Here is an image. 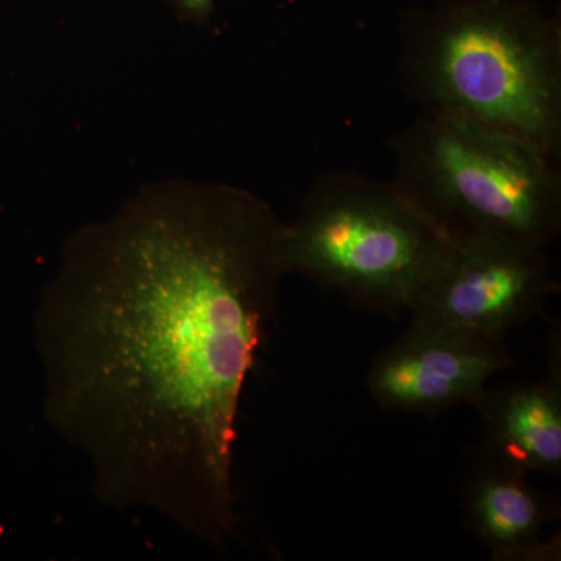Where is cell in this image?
Segmentation results:
<instances>
[{
    "mask_svg": "<svg viewBox=\"0 0 561 561\" xmlns=\"http://www.w3.org/2000/svg\"><path fill=\"white\" fill-rule=\"evenodd\" d=\"M394 183L453 239L548 249L561 230L559 160L516 133L423 111L390 139Z\"/></svg>",
    "mask_w": 561,
    "mask_h": 561,
    "instance_id": "3",
    "label": "cell"
},
{
    "mask_svg": "<svg viewBox=\"0 0 561 561\" xmlns=\"http://www.w3.org/2000/svg\"><path fill=\"white\" fill-rule=\"evenodd\" d=\"M551 370L545 381L513 383L476 400L486 460L523 474L561 472L560 341L551 342Z\"/></svg>",
    "mask_w": 561,
    "mask_h": 561,
    "instance_id": "7",
    "label": "cell"
},
{
    "mask_svg": "<svg viewBox=\"0 0 561 561\" xmlns=\"http://www.w3.org/2000/svg\"><path fill=\"white\" fill-rule=\"evenodd\" d=\"M454 243L393 180L354 171L320 175L295 220L284 221L287 273L391 317L409 312Z\"/></svg>",
    "mask_w": 561,
    "mask_h": 561,
    "instance_id": "4",
    "label": "cell"
},
{
    "mask_svg": "<svg viewBox=\"0 0 561 561\" xmlns=\"http://www.w3.org/2000/svg\"><path fill=\"white\" fill-rule=\"evenodd\" d=\"M283 239L253 192L190 180L151 183L69 236L33 337L44 416L102 504L230 545L236 423L287 275Z\"/></svg>",
    "mask_w": 561,
    "mask_h": 561,
    "instance_id": "1",
    "label": "cell"
},
{
    "mask_svg": "<svg viewBox=\"0 0 561 561\" xmlns=\"http://www.w3.org/2000/svg\"><path fill=\"white\" fill-rule=\"evenodd\" d=\"M176 11L181 20L206 27L213 18L216 0H162Z\"/></svg>",
    "mask_w": 561,
    "mask_h": 561,
    "instance_id": "9",
    "label": "cell"
},
{
    "mask_svg": "<svg viewBox=\"0 0 561 561\" xmlns=\"http://www.w3.org/2000/svg\"><path fill=\"white\" fill-rule=\"evenodd\" d=\"M398 72L423 111L561 153V24L534 0H435L402 13Z\"/></svg>",
    "mask_w": 561,
    "mask_h": 561,
    "instance_id": "2",
    "label": "cell"
},
{
    "mask_svg": "<svg viewBox=\"0 0 561 561\" xmlns=\"http://www.w3.org/2000/svg\"><path fill=\"white\" fill-rule=\"evenodd\" d=\"M454 241L451 256L409 309L411 321L504 341L559 289L545 247L497 238Z\"/></svg>",
    "mask_w": 561,
    "mask_h": 561,
    "instance_id": "5",
    "label": "cell"
},
{
    "mask_svg": "<svg viewBox=\"0 0 561 561\" xmlns=\"http://www.w3.org/2000/svg\"><path fill=\"white\" fill-rule=\"evenodd\" d=\"M511 365L504 341L411 321L371 362L367 389L386 411L434 416L474 404Z\"/></svg>",
    "mask_w": 561,
    "mask_h": 561,
    "instance_id": "6",
    "label": "cell"
},
{
    "mask_svg": "<svg viewBox=\"0 0 561 561\" xmlns=\"http://www.w3.org/2000/svg\"><path fill=\"white\" fill-rule=\"evenodd\" d=\"M529 476L486 460L463 491L465 523L500 561L560 559V537H546L556 505L535 489Z\"/></svg>",
    "mask_w": 561,
    "mask_h": 561,
    "instance_id": "8",
    "label": "cell"
}]
</instances>
